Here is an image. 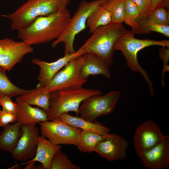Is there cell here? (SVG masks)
I'll return each instance as SVG.
<instances>
[{"instance_id":"obj_17","label":"cell","mask_w":169,"mask_h":169,"mask_svg":"<svg viewBox=\"0 0 169 169\" xmlns=\"http://www.w3.org/2000/svg\"><path fill=\"white\" fill-rule=\"evenodd\" d=\"M109 65L105 61L98 56L90 53L86 56L82 65L80 73L84 79L90 75H100L108 79L111 78Z\"/></svg>"},{"instance_id":"obj_24","label":"cell","mask_w":169,"mask_h":169,"mask_svg":"<svg viewBox=\"0 0 169 169\" xmlns=\"http://www.w3.org/2000/svg\"><path fill=\"white\" fill-rule=\"evenodd\" d=\"M106 135H101L91 131L81 130L79 144L77 147L82 153L93 152L98 144L105 137Z\"/></svg>"},{"instance_id":"obj_23","label":"cell","mask_w":169,"mask_h":169,"mask_svg":"<svg viewBox=\"0 0 169 169\" xmlns=\"http://www.w3.org/2000/svg\"><path fill=\"white\" fill-rule=\"evenodd\" d=\"M111 22L110 13L102 5L90 13L87 19L86 25L89 28L90 32L92 33L97 28Z\"/></svg>"},{"instance_id":"obj_25","label":"cell","mask_w":169,"mask_h":169,"mask_svg":"<svg viewBox=\"0 0 169 169\" xmlns=\"http://www.w3.org/2000/svg\"><path fill=\"white\" fill-rule=\"evenodd\" d=\"M6 71L0 66V96H7L12 98L25 95L32 90L21 88L13 84L7 76Z\"/></svg>"},{"instance_id":"obj_32","label":"cell","mask_w":169,"mask_h":169,"mask_svg":"<svg viewBox=\"0 0 169 169\" xmlns=\"http://www.w3.org/2000/svg\"><path fill=\"white\" fill-rule=\"evenodd\" d=\"M16 115L5 111L0 110V127H3L16 121Z\"/></svg>"},{"instance_id":"obj_13","label":"cell","mask_w":169,"mask_h":169,"mask_svg":"<svg viewBox=\"0 0 169 169\" xmlns=\"http://www.w3.org/2000/svg\"><path fill=\"white\" fill-rule=\"evenodd\" d=\"M128 145V141L121 136L109 133L99 143L94 151L109 161L123 160L126 157Z\"/></svg>"},{"instance_id":"obj_26","label":"cell","mask_w":169,"mask_h":169,"mask_svg":"<svg viewBox=\"0 0 169 169\" xmlns=\"http://www.w3.org/2000/svg\"><path fill=\"white\" fill-rule=\"evenodd\" d=\"M125 0H108L102 6L110 13L111 22L116 23L124 22Z\"/></svg>"},{"instance_id":"obj_28","label":"cell","mask_w":169,"mask_h":169,"mask_svg":"<svg viewBox=\"0 0 169 169\" xmlns=\"http://www.w3.org/2000/svg\"><path fill=\"white\" fill-rule=\"evenodd\" d=\"M79 166L74 164L67 155L59 151L54 156L50 169H80Z\"/></svg>"},{"instance_id":"obj_30","label":"cell","mask_w":169,"mask_h":169,"mask_svg":"<svg viewBox=\"0 0 169 169\" xmlns=\"http://www.w3.org/2000/svg\"><path fill=\"white\" fill-rule=\"evenodd\" d=\"M131 0L137 7L144 20V23L145 20L150 14L151 7V0Z\"/></svg>"},{"instance_id":"obj_21","label":"cell","mask_w":169,"mask_h":169,"mask_svg":"<svg viewBox=\"0 0 169 169\" xmlns=\"http://www.w3.org/2000/svg\"><path fill=\"white\" fill-rule=\"evenodd\" d=\"M50 96V93L38 85L29 92L18 97L29 104L41 108L48 114L49 110Z\"/></svg>"},{"instance_id":"obj_4","label":"cell","mask_w":169,"mask_h":169,"mask_svg":"<svg viewBox=\"0 0 169 169\" xmlns=\"http://www.w3.org/2000/svg\"><path fill=\"white\" fill-rule=\"evenodd\" d=\"M128 30L122 23L111 22L96 29L81 47L86 53L95 55L109 65H112L115 44L119 37Z\"/></svg>"},{"instance_id":"obj_9","label":"cell","mask_w":169,"mask_h":169,"mask_svg":"<svg viewBox=\"0 0 169 169\" xmlns=\"http://www.w3.org/2000/svg\"><path fill=\"white\" fill-rule=\"evenodd\" d=\"M42 135L54 145L78 146L81 130L71 126L58 118L40 123Z\"/></svg>"},{"instance_id":"obj_1","label":"cell","mask_w":169,"mask_h":169,"mask_svg":"<svg viewBox=\"0 0 169 169\" xmlns=\"http://www.w3.org/2000/svg\"><path fill=\"white\" fill-rule=\"evenodd\" d=\"M71 18L66 8L37 18L28 27L18 31L17 37L32 46L58 38L66 29Z\"/></svg>"},{"instance_id":"obj_18","label":"cell","mask_w":169,"mask_h":169,"mask_svg":"<svg viewBox=\"0 0 169 169\" xmlns=\"http://www.w3.org/2000/svg\"><path fill=\"white\" fill-rule=\"evenodd\" d=\"M61 145H53L44 136H40L35 156L29 161H38L42 164L43 169H50L54 155L62 149Z\"/></svg>"},{"instance_id":"obj_6","label":"cell","mask_w":169,"mask_h":169,"mask_svg":"<svg viewBox=\"0 0 169 169\" xmlns=\"http://www.w3.org/2000/svg\"><path fill=\"white\" fill-rule=\"evenodd\" d=\"M108 0H95L90 2L83 1L71 18L66 29L61 35L51 44L55 47L63 43L64 45V55L75 52L74 43L76 36L86 28L87 19L90 13L98 7Z\"/></svg>"},{"instance_id":"obj_29","label":"cell","mask_w":169,"mask_h":169,"mask_svg":"<svg viewBox=\"0 0 169 169\" xmlns=\"http://www.w3.org/2000/svg\"><path fill=\"white\" fill-rule=\"evenodd\" d=\"M151 32H154L169 37V25L151 23L143 27L141 29L140 34H148Z\"/></svg>"},{"instance_id":"obj_11","label":"cell","mask_w":169,"mask_h":169,"mask_svg":"<svg viewBox=\"0 0 169 169\" xmlns=\"http://www.w3.org/2000/svg\"><path fill=\"white\" fill-rule=\"evenodd\" d=\"M33 48L22 41L9 38L0 39V66L7 71L12 70L25 56L32 53Z\"/></svg>"},{"instance_id":"obj_8","label":"cell","mask_w":169,"mask_h":169,"mask_svg":"<svg viewBox=\"0 0 169 169\" xmlns=\"http://www.w3.org/2000/svg\"><path fill=\"white\" fill-rule=\"evenodd\" d=\"M120 92L110 91L104 95L89 97L83 101L79 109L80 117L94 122L99 117L108 115L114 110L119 100Z\"/></svg>"},{"instance_id":"obj_22","label":"cell","mask_w":169,"mask_h":169,"mask_svg":"<svg viewBox=\"0 0 169 169\" xmlns=\"http://www.w3.org/2000/svg\"><path fill=\"white\" fill-rule=\"evenodd\" d=\"M124 22L135 34H140L144 20L136 4L131 0H125Z\"/></svg>"},{"instance_id":"obj_33","label":"cell","mask_w":169,"mask_h":169,"mask_svg":"<svg viewBox=\"0 0 169 169\" xmlns=\"http://www.w3.org/2000/svg\"><path fill=\"white\" fill-rule=\"evenodd\" d=\"M159 51V57L164 62L163 71L162 73H165L166 71H169V66L167 63L169 60V47H161Z\"/></svg>"},{"instance_id":"obj_27","label":"cell","mask_w":169,"mask_h":169,"mask_svg":"<svg viewBox=\"0 0 169 169\" xmlns=\"http://www.w3.org/2000/svg\"><path fill=\"white\" fill-rule=\"evenodd\" d=\"M151 23L169 25V8L163 6L156 8L146 18L142 28Z\"/></svg>"},{"instance_id":"obj_5","label":"cell","mask_w":169,"mask_h":169,"mask_svg":"<svg viewBox=\"0 0 169 169\" xmlns=\"http://www.w3.org/2000/svg\"><path fill=\"white\" fill-rule=\"evenodd\" d=\"M101 94L102 92L98 90L83 87L51 92L47 120H51L61 114L70 111L78 115L79 107L83 100L91 96Z\"/></svg>"},{"instance_id":"obj_34","label":"cell","mask_w":169,"mask_h":169,"mask_svg":"<svg viewBox=\"0 0 169 169\" xmlns=\"http://www.w3.org/2000/svg\"><path fill=\"white\" fill-rule=\"evenodd\" d=\"M164 0H151V7L150 14L156 8L161 6L162 5Z\"/></svg>"},{"instance_id":"obj_15","label":"cell","mask_w":169,"mask_h":169,"mask_svg":"<svg viewBox=\"0 0 169 169\" xmlns=\"http://www.w3.org/2000/svg\"><path fill=\"white\" fill-rule=\"evenodd\" d=\"M143 166L149 169H165L169 166V136L165 135L156 145L139 156Z\"/></svg>"},{"instance_id":"obj_35","label":"cell","mask_w":169,"mask_h":169,"mask_svg":"<svg viewBox=\"0 0 169 169\" xmlns=\"http://www.w3.org/2000/svg\"><path fill=\"white\" fill-rule=\"evenodd\" d=\"M35 161H29L22 163L20 165H22L23 164H27V165L25 167V169H36V166H35Z\"/></svg>"},{"instance_id":"obj_16","label":"cell","mask_w":169,"mask_h":169,"mask_svg":"<svg viewBox=\"0 0 169 169\" xmlns=\"http://www.w3.org/2000/svg\"><path fill=\"white\" fill-rule=\"evenodd\" d=\"M16 121L23 124L36 125L47 120V114L38 107H33L16 97Z\"/></svg>"},{"instance_id":"obj_12","label":"cell","mask_w":169,"mask_h":169,"mask_svg":"<svg viewBox=\"0 0 169 169\" xmlns=\"http://www.w3.org/2000/svg\"><path fill=\"white\" fill-rule=\"evenodd\" d=\"M21 130L22 135L11 153L15 160L24 161L35 156L39 131L36 125L33 124H23Z\"/></svg>"},{"instance_id":"obj_7","label":"cell","mask_w":169,"mask_h":169,"mask_svg":"<svg viewBox=\"0 0 169 169\" xmlns=\"http://www.w3.org/2000/svg\"><path fill=\"white\" fill-rule=\"evenodd\" d=\"M87 54L70 61L59 71L44 87L50 93L65 89L82 87L87 81L82 76L80 70Z\"/></svg>"},{"instance_id":"obj_10","label":"cell","mask_w":169,"mask_h":169,"mask_svg":"<svg viewBox=\"0 0 169 169\" xmlns=\"http://www.w3.org/2000/svg\"><path fill=\"white\" fill-rule=\"evenodd\" d=\"M165 136L159 125L153 120H147L141 123L136 128L133 136L136 153L140 156L159 143Z\"/></svg>"},{"instance_id":"obj_2","label":"cell","mask_w":169,"mask_h":169,"mask_svg":"<svg viewBox=\"0 0 169 169\" xmlns=\"http://www.w3.org/2000/svg\"><path fill=\"white\" fill-rule=\"evenodd\" d=\"M69 1L70 0H28L13 13L2 16L11 21V30L18 31L28 27L39 17L66 8Z\"/></svg>"},{"instance_id":"obj_3","label":"cell","mask_w":169,"mask_h":169,"mask_svg":"<svg viewBox=\"0 0 169 169\" xmlns=\"http://www.w3.org/2000/svg\"><path fill=\"white\" fill-rule=\"evenodd\" d=\"M134 34L131 30H128L121 35L116 41L114 49L115 51L118 50L121 51L128 67L132 71L139 72L141 74L148 84L150 94L153 96L154 93L152 82L147 71L139 63L137 58L138 53L141 49L152 46L169 47V41L140 39L135 38Z\"/></svg>"},{"instance_id":"obj_31","label":"cell","mask_w":169,"mask_h":169,"mask_svg":"<svg viewBox=\"0 0 169 169\" xmlns=\"http://www.w3.org/2000/svg\"><path fill=\"white\" fill-rule=\"evenodd\" d=\"M11 98L7 96H0V105L3 110L16 115L17 105Z\"/></svg>"},{"instance_id":"obj_19","label":"cell","mask_w":169,"mask_h":169,"mask_svg":"<svg viewBox=\"0 0 169 169\" xmlns=\"http://www.w3.org/2000/svg\"><path fill=\"white\" fill-rule=\"evenodd\" d=\"M56 118L81 130L91 131L101 135L107 134L111 131L110 129L100 122L95 121L90 122L80 117L72 116L68 113L61 114Z\"/></svg>"},{"instance_id":"obj_20","label":"cell","mask_w":169,"mask_h":169,"mask_svg":"<svg viewBox=\"0 0 169 169\" xmlns=\"http://www.w3.org/2000/svg\"><path fill=\"white\" fill-rule=\"evenodd\" d=\"M23 124L16 122L3 127L0 134V150L11 153L22 134Z\"/></svg>"},{"instance_id":"obj_14","label":"cell","mask_w":169,"mask_h":169,"mask_svg":"<svg viewBox=\"0 0 169 169\" xmlns=\"http://www.w3.org/2000/svg\"><path fill=\"white\" fill-rule=\"evenodd\" d=\"M86 54L81 47L74 53L65 54L64 56L51 62H48L34 58L32 60L34 64L40 68V73L38 78V85L45 87L55 75L65 65L72 59Z\"/></svg>"}]
</instances>
